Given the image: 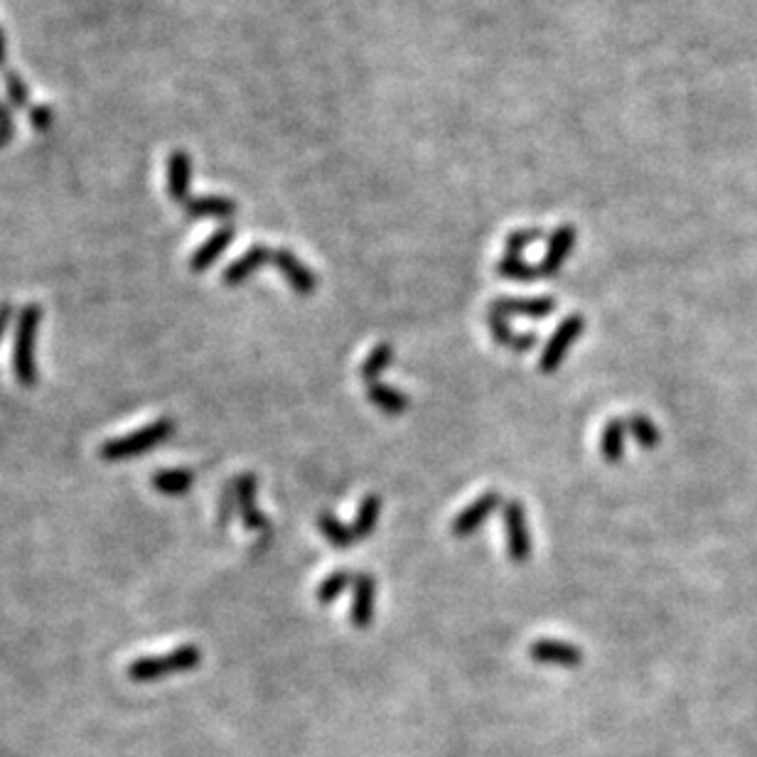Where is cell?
<instances>
[{
    "label": "cell",
    "mask_w": 757,
    "mask_h": 757,
    "mask_svg": "<svg viewBox=\"0 0 757 757\" xmlns=\"http://www.w3.org/2000/svg\"><path fill=\"white\" fill-rule=\"evenodd\" d=\"M5 82V91H8V99L15 109H28L30 106V89L23 79L18 77L15 72H5L3 77Z\"/></svg>",
    "instance_id": "cell-28"
},
{
    "label": "cell",
    "mask_w": 757,
    "mask_h": 757,
    "mask_svg": "<svg viewBox=\"0 0 757 757\" xmlns=\"http://www.w3.org/2000/svg\"><path fill=\"white\" fill-rule=\"evenodd\" d=\"M175 431H177V423L170 416H163V418H158V421L148 423V426L138 428V431L106 440V443L99 448V455H101V460H106V463H123V460H131L143 453H150L153 448L163 445L165 440L173 438Z\"/></svg>",
    "instance_id": "cell-1"
},
{
    "label": "cell",
    "mask_w": 757,
    "mask_h": 757,
    "mask_svg": "<svg viewBox=\"0 0 757 757\" xmlns=\"http://www.w3.org/2000/svg\"><path fill=\"white\" fill-rule=\"evenodd\" d=\"M529 657L539 664H556V667H578L583 662V652L568 642L539 640L529 647Z\"/></svg>",
    "instance_id": "cell-10"
},
{
    "label": "cell",
    "mask_w": 757,
    "mask_h": 757,
    "mask_svg": "<svg viewBox=\"0 0 757 757\" xmlns=\"http://www.w3.org/2000/svg\"><path fill=\"white\" fill-rule=\"evenodd\" d=\"M271 259H273V249H268V246H263V244L251 246V249L246 251L244 256H239V259H236L234 263H229L227 271H224V276H222V281L227 283L229 288L241 286L246 278L254 276V273L259 271L261 266H266V263Z\"/></svg>",
    "instance_id": "cell-12"
},
{
    "label": "cell",
    "mask_w": 757,
    "mask_h": 757,
    "mask_svg": "<svg viewBox=\"0 0 757 757\" xmlns=\"http://www.w3.org/2000/svg\"><path fill=\"white\" fill-rule=\"evenodd\" d=\"M554 298H497L490 303V313L512 318V315H524V318H546L554 313Z\"/></svg>",
    "instance_id": "cell-9"
},
{
    "label": "cell",
    "mask_w": 757,
    "mask_h": 757,
    "mask_svg": "<svg viewBox=\"0 0 757 757\" xmlns=\"http://www.w3.org/2000/svg\"><path fill=\"white\" fill-rule=\"evenodd\" d=\"M487 325H490V332L492 337H495L497 345L502 347H509L512 352H529L531 347L539 342V337L534 335V332H526V335H517V332L509 327L507 318H502V315H495V313H487Z\"/></svg>",
    "instance_id": "cell-16"
},
{
    "label": "cell",
    "mask_w": 757,
    "mask_h": 757,
    "mask_svg": "<svg viewBox=\"0 0 757 757\" xmlns=\"http://www.w3.org/2000/svg\"><path fill=\"white\" fill-rule=\"evenodd\" d=\"M3 59H5V37H3V32H0V62H3Z\"/></svg>",
    "instance_id": "cell-33"
},
{
    "label": "cell",
    "mask_w": 757,
    "mask_h": 757,
    "mask_svg": "<svg viewBox=\"0 0 757 757\" xmlns=\"http://www.w3.org/2000/svg\"><path fill=\"white\" fill-rule=\"evenodd\" d=\"M499 507H502V495H497V492H485V495L477 497L470 507L463 509V512L453 519L450 531H453L458 539H467V536L475 534V531L490 519V514L497 512Z\"/></svg>",
    "instance_id": "cell-7"
},
{
    "label": "cell",
    "mask_w": 757,
    "mask_h": 757,
    "mask_svg": "<svg viewBox=\"0 0 757 757\" xmlns=\"http://www.w3.org/2000/svg\"><path fill=\"white\" fill-rule=\"evenodd\" d=\"M13 315H15V310H13V305H10V300H3V303H0V342H3V335H5V330H8V325L13 322Z\"/></svg>",
    "instance_id": "cell-32"
},
{
    "label": "cell",
    "mask_w": 757,
    "mask_h": 757,
    "mask_svg": "<svg viewBox=\"0 0 757 757\" xmlns=\"http://www.w3.org/2000/svg\"><path fill=\"white\" fill-rule=\"evenodd\" d=\"M236 487V507H239L241 524L251 531H268V517L256 507V490H259V480L254 472H244L234 480Z\"/></svg>",
    "instance_id": "cell-6"
},
{
    "label": "cell",
    "mask_w": 757,
    "mask_h": 757,
    "mask_svg": "<svg viewBox=\"0 0 757 757\" xmlns=\"http://www.w3.org/2000/svg\"><path fill=\"white\" fill-rule=\"evenodd\" d=\"M5 143H8V141H5V138H3V136H0V148H3V146H5Z\"/></svg>",
    "instance_id": "cell-34"
},
{
    "label": "cell",
    "mask_w": 757,
    "mask_h": 757,
    "mask_svg": "<svg viewBox=\"0 0 757 757\" xmlns=\"http://www.w3.org/2000/svg\"><path fill=\"white\" fill-rule=\"evenodd\" d=\"M42 322V308L37 303L25 305L18 315V327H15V345H13V374L20 381V386L37 384V364H35V342L37 330Z\"/></svg>",
    "instance_id": "cell-3"
},
{
    "label": "cell",
    "mask_w": 757,
    "mask_h": 757,
    "mask_svg": "<svg viewBox=\"0 0 757 757\" xmlns=\"http://www.w3.org/2000/svg\"><path fill=\"white\" fill-rule=\"evenodd\" d=\"M30 118H32V126L37 128V131H47V128L52 126V109L45 104H37L30 109Z\"/></svg>",
    "instance_id": "cell-30"
},
{
    "label": "cell",
    "mask_w": 757,
    "mask_h": 757,
    "mask_svg": "<svg viewBox=\"0 0 757 757\" xmlns=\"http://www.w3.org/2000/svg\"><path fill=\"white\" fill-rule=\"evenodd\" d=\"M232 241H234V227L217 229V232L209 236V239L204 241L200 249L192 254V261H190L192 273H202V271H207V268H212L214 263H217L219 256H222L224 251L229 249V244H232Z\"/></svg>",
    "instance_id": "cell-15"
},
{
    "label": "cell",
    "mask_w": 757,
    "mask_h": 757,
    "mask_svg": "<svg viewBox=\"0 0 757 757\" xmlns=\"http://www.w3.org/2000/svg\"><path fill=\"white\" fill-rule=\"evenodd\" d=\"M367 396L374 406L381 408L384 413H391V416H399L408 408V396L404 391L391 389L386 386L384 381H374V384L367 386Z\"/></svg>",
    "instance_id": "cell-19"
},
{
    "label": "cell",
    "mask_w": 757,
    "mask_h": 757,
    "mask_svg": "<svg viewBox=\"0 0 757 757\" xmlns=\"http://www.w3.org/2000/svg\"><path fill=\"white\" fill-rule=\"evenodd\" d=\"M271 263L283 273V276H286L288 286H291L295 293H300V295L315 293V288H318L315 273L310 271V268L305 266V263L300 261L293 251H288V249L273 251Z\"/></svg>",
    "instance_id": "cell-8"
},
{
    "label": "cell",
    "mask_w": 757,
    "mask_h": 757,
    "mask_svg": "<svg viewBox=\"0 0 757 757\" xmlns=\"http://www.w3.org/2000/svg\"><path fill=\"white\" fill-rule=\"evenodd\" d=\"M627 431L635 436L637 443L642 445L644 450H652L659 445V438H662V433H659V428L654 426L652 421H649L644 413H635V416L627 418Z\"/></svg>",
    "instance_id": "cell-25"
},
{
    "label": "cell",
    "mask_w": 757,
    "mask_h": 757,
    "mask_svg": "<svg viewBox=\"0 0 757 757\" xmlns=\"http://www.w3.org/2000/svg\"><path fill=\"white\" fill-rule=\"evenodd\" d=\"M236 509H239V507H236V487L232 482V485L224 487L222 497H219V514H217L219 526H229Z\"/></svg>",
    "instance_id": "cell-29"
},
{
    "label": "cell",
    "mask_w": 757,
    "mask_h": 757,
    "mask_svg": "<svg viewBox=\"0 0 757 757\" xmlns=\"http://www.w3.org/2000/svg\"><path fill=\"white\" fill-rule=\"evenodd\" d=\"M497 271L502 273L504 278H512V281H534L539 276V266H531V263L524 261V256H507L497 263Z\"/></svg>",
    "instance_id": "cell-26"
},
{
    "label": "cell",
    "mask_w": 757,
    "mask_h": 757,
    "mask_svg": "<svg viewBox=\"0 0 757 757\" xmlns=\"http://www.w3.org/2000/svg\"><path fill=\"white\" fill-rule=\"evenodd\" d=\"M185 212L190 217H219V219H229L236 214V202L229 200V197H219V195H209V197H190L185 204Z\"/></svg>",
    "instance_id": "cell-18"
},
{
    "label": "cell",
    "mask_w": 757,
    "mask_h": 757,
    "mask_svg": "<svg viewBox=\"0 0 757 757\" xmlns=\"http://www.w3.org/2000/svg\"><path fill=\"white\" fill-rule=\"evenodd\" d=\"M374 595H377V583L369 573L354 576V603H352V625L364 630L374 620Z\"/></svg>",
    "instance_id": "cell-13"
},
{
    "label": "cell",
    "mask_w": 757,
    "mask_h": 757,
    "mask_svg": "<svg viewBox=\"0 0 757 757\" xmlns=\"http://www.w3.org/2000/svg\"><path fill=\"white\" fill-rule=\"evenodd\" d=\"M192 160L185 150H175L168 160V195L173 202L185 204L190 200Z\"/></svg>",
    "instance_id": "cell-14"
},
{
    "label": "cell",
    "mask_w": 757,
    "mask_h": 757,
    "mask_svg": "<svg viewBox=\"0 0 757 757\" xmlns=\"http://www.w3.org/2000/svg\"><path fill=\"white\" fill-rule=\"evenodd\" d=\"M150 485H153V490L160 492V495H168V497L185 495V492H190L192 485H195V472L185 470V467L158 470L153 475V480H150Z\"/></svg>",
    "instance_id": "cell-17"
},
{
    "label": "cell",
    "mask_w": 757,
    "mask_h": 757,
    "mask_svg": "<svg viewBox=\"0 0 757 757\" xmlns=\"http://www.w3.org/2000/svg\"><path fill=\"white\" fill-rule=\"evenodd\" d=\"M350 585H354V576H352L350 571H335V573H330V576H327L325 581H322L318 585V590H315V595H318V603L320 605L335 603V600L340 598V595L345 593V590L350 588Z\"/></svg>",
    "instance_id": "cell-24"
},
{
    "label": "cell",
    "mask_w": 757,
    "mask_h": 757,
    "mask_svg": "<svg viewBox=\"0 0 757 757\" xmlns=\"http://www.w3.org/2000/svg\"><path fill=\"white\" fill-rule=\"evenodd\" d=\"M0 136H3L5 141L13 138V114H10V109L3 101H0Z\"/></svg>",
    "instance_id": "cell-31"
},
{
    "label": "cell",
    "mask_w": 757,
    "mask_h": 757,
    "mask_svg": "<svg viewBox=\"0 0 757 757\" xmlns=\"http://www.w3.org/2000/svg\"><path fill=\"white\" fill-rule=\"evenodd\" d=\"M318 526L322 534H325V539L330 541L332 546H337V549H347V546L357 544V536H354L352 526L342 524L335 514H330V512L320 514Z\"/></svg>",
    "instance_id": "cell-22"
},
{
    "label": "cell",
    "mask_w": 757,
    "mask_h": 757,
    "mask_svg": "<svg viewBox=\"0 0 757 757\" xmlns=\"http://www.w3.org/2000/svg\"><path fill=\"white\" fill-rule=\"evenodd\" d=\"M625 436H627V421L622 418H612L605 426L603 440H600V450H603V458L610 465L620 463L622 455H625Z\"/></svg>",
    "instance_id": "cell-20"
},
{
    "label": "cell",
    "mask_w": 757,
    "mask_h": 757,
    "mask_svg": "<svg viewBox=\"0 0 757 757\" xmlns=\"http://www.w3.org/2000/svg\"><path fill=\"white\" fill-rule=\"evenodd\" d=\"M202 664V652L195 644H182L173 652L155 654V657H141L128 664V679L136 684H153V681L168 679L182 671H192Z\"/></svg>",
    "instance_id": "cell-2"
},
{
    "label": "cell",
    "mask_w": 757,
    "mask_h": 757,
    "mask_svg": "<svg viewBox=\"0 0 757 757\" xmlns=\"http://www.w3.org/2000/svg\"><path fill=\"white\" fill-rule=\"evenodd\" d=\"M504 529H507V551L514 563H526L531 556V534L526 526V512L519 499L502 504Z\"/></svg>",
    "instance_id": "cell-5"
},
{
    "label": "cell",
    "mask_w": 757,
    "mask_h": 757,
    "mask_svg": "<svg viewBox=\"0 0 757 757\" xmlns=\"http://www.w3.org/2000/svg\"><path fill=\"white\" fill-rule=\"evenodd\" d=\"M585 330V318L583 315H568L561 325L556 327V332L551 335V340L546 342L544 352L539 357V372L541 374H554L561 367L563 357L571 350L573 342L583 335Z\"/></svg>",
    "instance_id": "cell-4"
},
{
    "label": "cell",
    "mask_w": 757,
    "mask_h": 757,
    "mask_svg": "<svg viewBox=\"0 0 757 757\" xmlns=\"http://www.w3.org/2000/svg\"><path fill=\"white\" fill-rule=\"evenodd\" d=\"M391 362H394V347L386 345V342H379L372 354L364 359L362 379L367 381V384H374V381H379L381 374L391 367Z\"/></svg>",
    "instance_id": "cell-23"
},
{
    "label": "cell",
    "mask_w": 757,
    "mask_h": 757,
    "mask_svg": "<svg viewBox=\"0 0 757 757\" xmlns=\"http://www.w3.org/2000/svg\"><path fill=\"white\" fill-rule=\"evenodd\" d=\"M544 229H519V232L509 234L507 239V246H504V254L507 256H522L526 249H529L531 244H536V241L544 239Z\"/></svg>",
    "instance_id": "cell-27"
},
{
    "label": "cell",
    "mask_w": 757,
    "mask_h": 757,
    "mask_svg": "<svg viewBox=\"0 0 757 757\" xmlns=\"http://www.w3.org/2000/svg\"><path fill=\"white\" fill-rule=\"evenodd\" d=\"M573 244H576V227L571 224H563L558 227L549 239V249H546L544 261L539 263V276H554V273L561 271L563 261L568 259V254L573 251Z\"/></svg>",
    "instance_id": "cell-11"
},
{
    "label": "cell",
    "mask_w": 757,
    "mask_h": 757,
    "mask_svg": "<svg viewBox=\"0 0 757 757\" xmlns=\"http://www.w3.org/2000/svg\"><path fill=\"white\" fill-rule=\"evenodd\" d=\"M379 514H381V499L377 495L364 497L357 509V519H354V524H352V531H354V536H357V541L367 539V536L377 529Z\"/></svg>",
    "instance_id": "cell-21"
}]
</instances>
